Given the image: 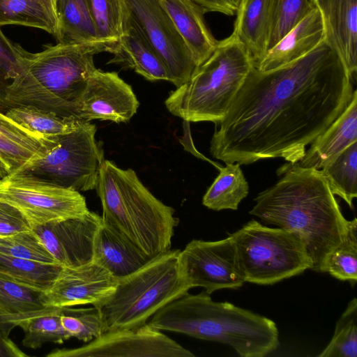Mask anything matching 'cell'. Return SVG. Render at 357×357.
Here are the masks:
<instances>
[{
  "instance_id": "cell-1",
  "label": "cell",
  "mask_w": 357,
  "mask_h": 357,
  "mask_svg": "<svg viewBox=\"0 0 357 357\" xmlns=\"http://www.w3.org/2000/svg\"><path fill=\"white\" fill-rule=\"evenodd\" d=\"M354 91L343 63L325 40L284 66L253 67L215 130L210 153L225 164L275 158L297 162Z\"/></svg>"
},
{
  "instance_id": "cell-2",
  "label": "cell",
  "mask_w": 357,
  "mask_h": 357,
  "mask_svg": "<svg viewBox=\"0 0 357 357\" xmlns=\"http://www.w3.org/2000/svg\"><path fill=\"white\" fill-rule=\"evenodd\" d=\"M277 174L280 179L257 195L249 213L264 223L296 233L312 259L311 270L326 273L328 256L347 237L350 221L321 169L288 162Z\"/></svg>"
},
{
  "instance_id": "cell-3",
  "label": "cell",
  "mask_w": 357,
  "mask_h": 357,
  "mask_svg": "<svg viewBox=\"0 0 357 357\" xmlns=\"http://www.w3.org/2000/svg\"><path fill=\"white\" fill-rule=\"evenodd\" d=\"M147 324L160 331L227 344L243 357L266 356L280 344L273 320L228 302H215L206 291L172 301Z\"/></svg>"
},
{
  "instance_id": "cell-4",
  "label": "cell",
  "mask_w": 357,
  "mask_h": 357,
  "mask_svg": "<svg viewBox=\"0 0 357 357\" xmlns=\"http://www.w3.org/2000/svg\"><path fill=\"white\" fill-rule=\"evenodd\" d=\"M106 46L103 41L58 43L40 52H29L7 87L8 109L32 106L79 120L77 102L89 77L96 69L94 56L105 52Z\"/></svg>"
},
{
  "instance_id": "cell-5",
  "label": "cell",
  "mask_w": 357,
  "mask_h": 357,
  "mask_svg": "<svg viewBox=\"0 0 357 357\" xmlns=\"http://www.w3.org/2000/svg\"><path fill=\"white\" fill-rule=\"evenodd\" d=\"M96 189L105 225L149 259L170 250L178 219L174 208L157 199L133 169H121L105 159Z\"/></svg>"
},
{
  "instance_id": "cell-6",
  "label": "cell",
  "mask_w": 357,
  "mask_h": 357,
  "mask_svg": "<svg viewBox=\"0 0 357 357\" xmlns=\"http://www.w3.org/2000/svg\"><path fill=\"white\" fill-rule=\"evenodd\" d=\"M253 67L245 47L231 34L218 41L190 79L169 93L165 106L185 121L220 124Z\"/></svg>"
},
{
  "instance_id": "cell-7",
  "label": "cell",
  "mask_w": 357,
  "mask_h": 357,
  "mask_svg": "<svg viewBox=\"0 0 357 357\" xmlns=\"http://www.w3.org/2000/svg\"><path fill=\"white\" fill-rule=\"evenodd\" d=\"M180 251L170 249L117 280L112 294L96 307L105 332L145 325L159 310L188 292L191 287L181 270Z\"/></svg>"
},
{
  "instance_id": "cell-8",
  "label": "cell",
  "mask_w": 357,
  "mask_h": 357,
  "mask_svg": "<svg viewBox=\"0 0 357 357\" xmlns=\"http://www.w3.org/2000/svg\"><path fill=\"white\" fill-rule=\"evenodd\" d=\"M230 235L245 282L273 284L312 268L304 243L294 231L252 220Z\"/></svg>"
},
{
  "instance_id": "cell-9",
  "label": "cell",
  "mask_w": 357,
  "mask_h": 357,
  "mask_svg": "<svg viewBox=\"0 0 357 357\" xmlns=\"http://www.w3.org/2000/svg\"><path fill=\"white\" fill-rule=\"evenodd\" d=\"M96 127L82 121L73 132L55 136V144L10 174L33 177L78 192L96 189L104 153Z\"/></svg>"
},
{
  "instance_id": "cell-10",
  "label": "cell",
  "mask_w": 357,
  "mask_h": 357,
  "mask_svg": "<svg viewBox=\"0 0 357 357\" xmlns=\"http://www.w3.org/2000/svg\"><path fill=\"white\" fill-rule=\"evenodd\" d=\"M0 201L17 209L31 228L89 212L79 192L15 174L0 181Z\"/></svg>"
},
{
  "instance_id": "cell-11",
  "label": "cell",
  "mask_w": 357,
  "mask_h": 357,
  "mask_svg": "<svg viewBox=\"0 0 357 357\" xmlns=\"http://www.w3.org/2000/svg\"><path fill=\"white\" fill-rule=\"evenodd\" d=\"M124 12L158 54L176 87L188 82L197 66L160 0H123Z\"/></svg>"
},
{
  "instance_id": "cell-12",
  "label": "cell",
  "mask_w": 357,
  "mask_h": 357,
  "mask_svg": "<svg viewBox=\"0 0 357 357\" xmlns=\"http://www.w3.org/2000/svg\"><path fill=\"white\" fill-rule=\"evenodd\" d=\"M179 263L191 288L204 287L208 294L245 282L231 235L215 241L192 240L180 251Z\"/></svg>"
},
{
  "instance_id": "cell-13",
  "label": "cell",
  "mask_w": 357,
  "mask_h": 357,
  "mask_svg": "<svg viewBox=\"0 0 357 357\" xmlns=\"http://www.w3.org/2000/svg\"><path fill=\"white\" fill-rule=\"evenodd\" d=\"M47 357H195L190 350L148 324L108 331L83 346L56 349Z\"/></svg>"
},
{
  "instance_id": "cell-14",
  "label": "cell",
  "mask_w": 357,
  "mask_h": 357,
  "mask_svg": "<svg viewBox=\"0 0 357 357\" xmlns=\"http://www.w3.org/2000/svg\"><path fill=\"white\" fill-rule=\"evenodd\" d=\"M117 280L98 264L63 267L51 287L40 292L46 307H66L91 304L98 307L114 292Z\"/></svg>"
},
{
  "instance_id": "cell-15",
  "label": "cell",
  "mask_w": 357,
  "mask_h": 357,
  "mask_svg": "<svg viewBox=\"0 0 357 357\" xmlns=\"http://www.w3.org/2000/svg\"><path fill=\"white\" fill-rule=\"evenodd\" d=\"M139 105L131 86L117 73L96 68L79 99L77 116L84 121L99 119L127 122L136 114Z\"/></svg>"
},
{
  "instance_id": "cell-16",
  "label": "cell",
  "mask_w": 357,
  "mask_h": 357,
  "mask_svg": "<svg viewBox=\"0 0 357 357\" xmlns=\"http://www.w3.org/2000/svg\"><path fill=\"white\" fill-rule=\"evenodd\" d=\"M102 217L90 211L31 228L55 260L63 267H74L93 260L94 241Z\"/></svg>"
},
{
  "instance_id": "cell-17",
  "label": "cell",
  "mask_w": 357,
  "mask_h": 357,
  "mask_svg": "<svg viewBox=\"0 0 357 357\" xmlns=\"http://www.w3.org/2000/svg\"><path fill=\"white\" fill-rule=\"evenodd\" d=\"M320 11L325 41L338 55L352 82L357 71V0H313Z\"/></svg>"
},
{
  "instance_id": "cell-18",
  "label": "cell",
  "mask_w": 357,
  "mask_h": 357,
  "mask_svg": "<svg viewBox=\"0 0 357 357\" xmlns=\"http://www.w3.org/2000/svg\"><path fill=\"white\" fill-rule=\"evenodd\" d=\"M325 40V30L318 8L314 4L303 17L275 45L268 50L254 67L270 70L297 60Z\"/></svg>"
},
{
  "instance_id": "cell-19",
  "label": "cell",
  "mask_w": 357,
  "mask_h": 357,
  "mask_svg": "<svg viewBox=\"0 0 357 357\" xmlns=\"http://www.w3.org/2000/svg\"><path fill=\"white\" fill-rule=\"evenodd\" d=\"M105 52L113 54L108 62L134 70L149 81H169L162 61L124 12L123 34L114 43L107 44Z\"/></svg>"
},
{
  "instance_id": "cell-20",
  "label": "cell",
  "mask_w": 357,
  "mask_h": 357,
  "mask_svg": "<svg viewBox=\"0 0 357 357\" xmlns=\"http://www.w3.org/2000/svg\"><path fill=\"white\" fill-rule=\"evenodd\" d=\"M189 49L197 68L214 51L218 41L204 19L206 8L192 0H160Z\"/></svg>"
},
{
  "instance_id": "cell-21",
  "label": "cell",
  "mask_w": 357,
  "mask_h": 357,
  "mask_svg": "<svg viewBox=\"0 0 357 357\" xmlns=\"http://www.w3.org/2000/svg\"><path fill=\"white\" fill-rule=\"evenodd\" d=\"M357 141V91L342 114L310 144L298 162L302 167L321 169Z\"/></svg>"
},
{
  "instance_id": "cell-22",
  "label": "cell",
  "mask_w": 357,
  "mask_h": 357,
  "mask_svg": "<svg viewBox=\"0 0 357 357\" xmlns=\"http://www.w3.org/2000/svg\"><path fill=\"white\" fill-rule=\"evenodd\" d=\"M149 259L130 241L102 222L96 236L92 261L119 279L135 272Z\"/></svg>"
},
{
  "instance_id": "cell-23",
  "label": "cell",
  "mask_w": 357,
  "mask_h": 357,
  "mask_svg": "<svg viewBox=\"0 0 357 357\" xmlns=\"http://www.w3.org/2000/svg\"><path fill=\"white\" fill-rule=\"evenodd\" d=\"M272 0H241L232 35L247 49L255 67L268 50Z\"/></svg>"
},
{
  "instance_id": "cell-24",
  "label": "cell",
  "mask_w": 357,
  "mask_h": 357,
  "mask_svg": "<svg viewBox=\"0 0 357 357\" xmlns=\"http://www.w3.org/2000/svg\"><path fill=\"white\" fill-rule=\"evenodd\" d=\"M40 293L0 278V330L6 335L15 327L22 328L31 319L59 309L45 306Z\"/></svg>"
},
{
  "instance_id": "cell-25",
  "label": "cell",
  "mask_w": 357,
  "mask_h": 357,
  "mask_svg": "<svg viewBox=\"0 0 357 357\" xmlns=\"http://www.w3.org/2000/svg\"><path fill=\"white\" fill-rule=\"evenodd\" d=\"M22 25L59 35L56 0H0V26Z\"/></svg>"
},
{
  "instance_id": "cell-26",
  "label": "cell",
  "mask_w": 357,
  "mask_h": 357,
  "mask_svg": "<svg viewBox=\"0 0 357 357\" xmlns=\"http://www.w3.org/2000/svg\"><path fill=\"white\" fill-rule=\"evenodd\" d=\"M63 267L0 253V278L38 292L51 287Z\"/></svg>"
},
{
  "instance_id": "cell-27",
  "label": "cell",
  "mask_w": 357,
  "mask_h": 357,
  "mask_svg": "<svg viewBox=\"0 0 357 357\" xmlns=\"http://www.w3.org/2000/svg\"><path fill=\"white\" fill-rule=\"evenodd\" d=\"M202 199L204 206L214 211L236 210L249 192L248 183L238 163H227Z\"/></svg>"
},
{
  "instance_id": "cell-28",
  "label": "cell",
  "mask_w": 357,
  "mask_h": 357,
  "mask_svg": "<svg viewBox=\"0 0 357 357\" xmlns=\"http://www.w3.org/2000/svg\"><path fill=\"white\" fill-rule=\"evenodd\" d=\"M58 43H89L99 40L87 0H56Z\"/></svg>"
},
{
  "instance_id": "cell-29",
  "label": "cell",
  "mask_w": 357,
  "mask_h": 357,
  "mask_svg": "<svg viewBox=\"0 0 357 357\" xmlns=\"http://www.w3.org/2000/svg\"><path fill=\"white\" fill-rule=\"evenodd\" d=\"M5 114L29 130L47 137L71 132L84 121L32 106L10 107Z\"/></svg>"
},
{
  "instance_id": "cell-30",
  "label": "cell",
  "mask_w": 357,
  "mask_h": 357,
  "mask_svg": "<svg viewBox=\"0 0 357 357\" xmlns=\"http://www.w3.org/2000/svg\"><path fill=\"white\" fill-rule=\"evenodd\" d=\"M321 170L333 194L353 208V200L357 196V141Z\"/></svg>"
},
{
  "instance_id": "cell-31",
  "label": "cell",
  "mask_w": 357,
  "mask_h": 357,
  "mask_svg": "<svg viewBox=\"0 0 357 357\" xmlns=\"http://www.w3.org/2000/svg\"><path fill=\"white\" fill-rule=\"evenodd\" d=\"M320 357H357V300L354 298L337 321L334 335Z\"/></svg>"
},
{
  "instance_id": "cell-32",
  "label": "cell",
  "mask_w": 357,
  "mask_h": 357,
  "mask_svg": "<svg viewBox=\"0 0 357 357\" xmlns=\"http://www.w3.org/2000/svg\"><path fill=\"white\" fill-rule=\"evenodd\" d=\"M99 40L107 44L117 41L123 34V0H87Z\"/></svg>"
},
{
  "instance_id": "cell-33",
  "label": "cell",
  "mask_w": 357,
  "mask_h": 357,
  "mask_svg": "<svg viewBox=\"0 0 357 357\" xmlns=\"http://www.w3.org/2000/svg\"><path fill=\"white\" fill-rule=\"evenodd\" d=\"M61 324L71 337L89 342L105 333L103 321L98 308L61 307Z\"/></svg>"
},
{
  "instance_id": "cell-34",
  "label": "cell",
  "mask_w": 357,
  "mask_h": 357,
  "mask_svg": "<svg viewBox=\"0 0 357 357\" xmlns=\"http://www.w3.org/2000/svg\"><path fill=\"white\" fill-rule=\"evenodd\" d=\"M61 307L52 313L31 319L22 328L24 333L22 344L37 349L47 342L62 344L71 337L63 328L61 321Z\"/></svg>"
},
{
  "instance_id": "cell-35",
  "label": "cell",
  "mask_w": 357,
  "mask_h": 357,
  "mask_svg": "<svg viewBox=\"0 0 357 357\" xmlns=\"http://www.w3.org/2000/svg\"><path fill=\"white\" fill-rule=\"evenodd\" d=\"M326 272L334 278L355 284L357 280V221H350L347 237L328 256Z\"/></svg>"
},
{
  "instance_id": "cell-36",
  "label": "cell",
  "mask_w": 357,
  "mask_h": 357,
  "mask_svg": "<svg viewBox=\"0 0 357 357\" xmlns=\"http://www.w3.org/2000/svg\"><path fill=\"white\" fill-rule=\"evenodd\" d=\"M313 5L310 0H272L268 50L295 26Z\"/></svg>"
},
{
  "instance_id": "cell-37",
  "label": "cell",
  "mask_w": 357,
  "mask_h": 357,
  "mask_svg": "<svg viewBox=\"0 0 357 357\" xmlns=\"http://www.w3.org/2000/svg\"><path fill=\"white\" fill-rule=\"evenodd\" d=\"M0 253L47 264H59L32 229L0 236Z\"/></svg>"
},
{
  "instance_id": "cell-38",
  "label": "cell",
  "mask_w": 357,
  "mask_h": 357,
  "mask_svg": "<svg viewBox=\"0 0 357 357\" xmlns=\"http://www.w3.org/2000/svg\"><path fill=\"white\" fill-rule=\"evenodd\" d=\"M55 143L56 140L52 144L27 142L0 132V158L10 174L31 158L44 155Z\"/></svg>"
},
{
  "instance_id": "cell-39",
  "label": "cell",
  "mask_w": 357,
  "mask_h": 357,
  "mask_svg": "<svg viewBox=\"0 0 357 357\" xmlns=\"http://www.w3.org/2000/svg\"><path fill=\"white\" fill-rule=\"evenodd\" d=\"M28 53L20 45L10 40L0 26V112L2 113L8 110L7 87L19 73Z\"/></svg>"
},
{
  "instance_id": "cell-40",
  "label": "cell",
  "mask_w": 357,
  "mask_h": 357,
  "mask_svg": "<svg viewBox=\"0 0 357 357\" xmlns=\"http://www.w3.org/2000/svg\"><path fill=\"white\" fill-rule=\"evenodd\" d=\"M31 229L29 222L17 209L0 201V236Z\"/></svg>"
},
{
  "instance_id": "cell-41",
  "label": "cell",
  "mask_w": 357,
  "mask_h": 357,
  "mask_svg": "<svg viewBox=\"0 0 357 357\" xmlns=\"http://www.w3.org/2000/svg\"><path fill=\"white\" fill-rule=\"evenodd\" d=\"M0 132L10 137L45 144L54 143V137H47L35 133L8 118L0 112Z\"/></svg>"
},
{
  "instance_id": "cell-42",
  "label": "cell",
  "mask_w": 357,
  "mask_h": 357,
  "mask_svg": "<svg viewBox=\"0 0 357 357\" xmlns=\"http://www.w3.org/2000/svg\"><path fill=\"white\" fill-rule=\"evenodd\" d=\"M203 6L208 12H216L226 15H234L241 0H192Z\"/></svg>"
},
{
  "instance_id": "cell-43",
  "label": "cell",
  "mask_w": 357,
  "mask_h": 357,
  "mask_svg": "<svg viewBox=\"0 0 357 357\" xmlns=\"http://www.w3.org/2000/svg\"><path fill=\"white\" fill-rule=\"evenodd\" d=\"M27 356L9 337L0 330V357Z\"/></svg>"
},
{
  "instance_id": "cell-44",
  "label": "cell",
  "mask_w": 357,
  "mask_h": 357,
  "mask_svg": "<svg viewBox=\"0 0 357 357\" xmlns=\"http://www.w3.org/2000/svg\"><path fill=\"white\" fill-rule=\"evenodd\" d=\"M9 174L10 172L8 169L0 158V181Z\"/></svg>"
},
{
  "instance_id": "cell-45",
  "label": "cell",
  "mask_w": 357,
  "mask_h": 357,
  "mask_svg": "<svg viewBox=\"0 0 357 357\" xmlns=\"http://www.w3.org/2000/svg\"><path fill=\"white\" fill-rule=\"evenodd\" d=\"M310 1L313 3V0H310Z\"/></svg>"
}]
</instances>
